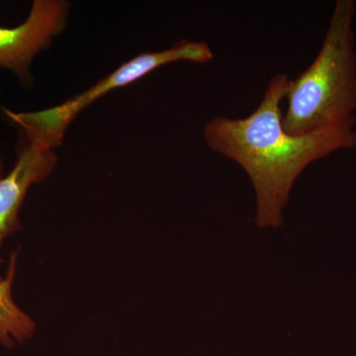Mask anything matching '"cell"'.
Here are the masks:
<instances>
[{"label":"cell","instance_id":"6da1fadb","mask_svg":"<svg viewBox=\"0 0 356 356\" xmlns=\"http://www.w3.org/2000/svg\"><path fill=\"white\" fill-rule=\"evenodd\" d=\"M290 81L287 74H275L252 114L242 119L216 117L203 131L208 147L235 161L250 177L257 196L255 222L261 229L282 225L293 185L311 163L356 147V120L303 136L284 130L281 102Z\"/></svg>","mask_w":356,"mask_h":356},{"label":"cell","instance_id":"7a4b0ae2","mask_svg":"<svg viewBox=\"0 0 356 356\" xmlns=\"http://www.w3.org/2000/svg\"><path fill=\"white\" fill-rule=\"evenodd\" d=\"M353 0H337L317 57L290 81L282 125L303 136L356 120V51Z\"/></svg>","mask_w":356,"mask_h":356},{"label":"cell","instance_id":"3957f363","mask_svg":"<svg viewBox=\"0 0 356 356\" xmlns=\"http://www.w3.org/2000/svg\"><path fill=\"white\" fill-rule=\"evenodd\" d=\"M213 58L214 54L212 49L205 42L182 40L168 50L140 54L88 90L58 106L41 111L21 113L6 110V113L8 118L22 128L28 142L44 145L54 149L62 143L65 130L77 115L109 91L128 86L165 65L180 60L207 64Z\"/></svg>","mask_w":356,"mask_h":356},{"label":"cell","instance_id":"277c9868","mask_svg":"<svg viewBox=\"0 0 356 356\" xmlns=\"http://www.w3.org/2000/svg\"><path fill=\"white\" fill-rule=\"evenodd\" d=\"M67 8L65 1L35 0L22 24L0 27V67L28 83L33 58L63 29Z\"/></svg>","mask_w":356,"mask_h":356},{"label":"cell","instance_id":"5b68a950","mask_svg":"<svg viewBox=\"0 0 356 356\" xmlns=\"http://www.w3.org/2000/svg\"><path fill=\"white\" fill-rule=\"evenodd\" d=\"M56 163L53 149L29 143L18 154L10 172L0 178V247L7 236L21 228L18 212L30 187L48 177Z\"/></svg>","mask_w":356,"mask_h":356},{"label":"cell","instance_id":"8992f818","mask_svg":"<svg viewBox=\"0 0 356 356\" xmlns=\"http://www.w3.org/2000/svg\"><path fill=\"white\" fill-rule=\"evenodd\" d=\"M16 271V254H13L7 275L0 281V343L11 348L15 341L24 343L35 332V323L16 305L13 283Z\"/></svg>","mask_w":356,"mask_h":356},{"label":"cell","instance_id":"52a82bcc","mask_svg":"<svg viewBox=\"0 0 356 356\" xmlns=\"http://www.w3.org/2000/svg\"><path fill=\"white\" fill-rule=\"evenodd\" d=\"M2 170H3V165H2L1 159H0V178L2 177Z\"/></svg>","mask_w":356,"mask_h":356}]
</instances>
